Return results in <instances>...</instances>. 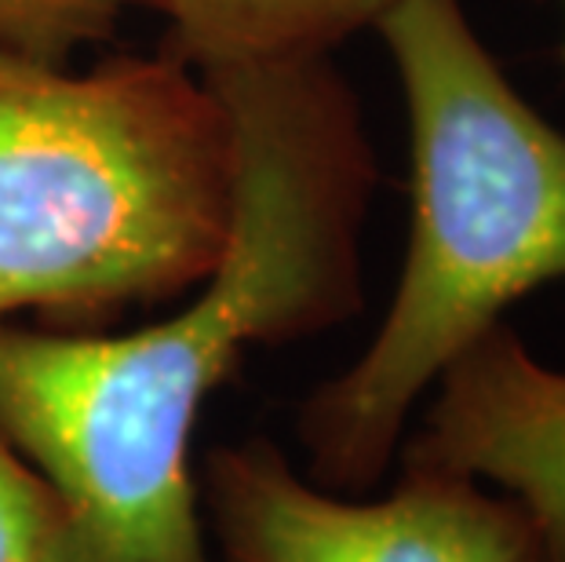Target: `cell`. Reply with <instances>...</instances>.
<instances>
[{
  "instance_id": "1",
  "label": "cell",
  "mask_w": 565,
  "mask_h": 562,
  "mask_svg": "<svg viewBox=\"0 0 565 562\" xmlns=\"http://www.w3.org/2000/svg\"><path fill=\"white\" fill-rule=\"evenodd\" d=\"M201 74L234 139L231 231L209 278L131 332L0 321V435L66 500L84 562H215L190 460L204 402L248 347L318 337L365 307L380 169L332 55Z\"/></svg>"
},
{
  "instance_id": "2",
  "label": "cell",
  "mask_w": 565,
  "mask_h": 562,
  "mask_svg": "<svg viewBox=\"0 0 565 562\" xmlns=\"http://www.w3.org/2000/svg\"><path fill=\"white\" fill-rule=\"evenodd\" d=\"M372 30L405 95L413 223L376 337L296 413L307 478L347 497L391 471L456 354L565 285V131L514 92L460 0H391Z\"/></svg>"
},
{
  "instance_id": "3",
  "label": "cell",
  "mask_w": 565,
  "mask_h": 562,
  "mask_svg": "<svg viewBox=\"0 0 565 562\" xmlns=\"http://www.w3.org/2000/svg\"><path fill=\"white\" fill-rule=\"evenodd\" d=\"M234 139L179 55L70 74L0 47V321L99 332L183 300L220 263Z\"/></svg>"
},
{
  "instance_id": "4",
  "label": "cell",
  "mask_w": 565,
  "mask_h": 562,
  "mask_svg": "<svg viewBox=\"0 0 565 562\" xmlns=\"http://www.w3.org/2000/svg\"><path fill=\"white\" fill-rule=\"evenodd\" d=\"M194 475L215 562H547L519 500L427 464H402L383 497H347L252 435L212 446Z\"/></svg>"
},
{
  "instance_id": "5",
  "label": "cell",
  "mask_w": 565,
  "mask_h": 562,
  "mask_svg": "<svg viewBox=\"0 0 565 562\" xmlns=\"http://www.w3.org/2000/svg\"><path fill=\"white\" fill-rule=\"evenodd\" d=\"M398 464L497 483L533 519L547 562H565V373L497 321L435 380Z\"/></svg>"
},
{
  "instance_id": "6",
  "label": "cell",
  "mask_w": 565,
  "mask_h": 562,
  "mask_svg": "<svg viewBox=\"0 0 565 562\" xmlns=\"http://www.w3.org/2000/svg\"><path fill=\"white\" fill-rule=\"evenodd\" d=\"M164 15L179 59L223 66L245 59L329 55L376 26L391 0H147Z\"/></svg>"
},
{
  "instance_id": "7",
  "label": "cell",
  "mask_w": 565,
  "mask_h": 562,
  "mask_svg": "<svg viewBox=\"0 0 565 562\" xmlns=\"http://www.w3.org/2000/svg\"><path fill=\"white\" fill-rule=\"evenodd\" d=\"M0 562H84L58 489L0 435Z\"/></svg>"
},
{
  "instance_id": "8",
  "label": "cell",
  "mask_w": 565,
  "mask_h": 562,
  "mask_svg": "<svg viewBox=\"0 0 565 562\" xmlns=\"http://www.w3.org/2000/svg\"><path fill=\"white\" fill-rule=\"evenodd\" d=\"M136 4L147 0H0V47L41 63H66L77 47L110 38Z\"/></svg>"
},
{
  "instance_id": "9",
  "label": "cell",
  "mask_w": 565,
  "mask_h": 562,
  "mask_svg": "<svg viewBox=\"0 0 565 562\" xmlns=\"http://www.w3.org/2000/svg\"><path fill=\"white\" fill-rule=\"evenodd\" d=\"M558 63H562V70H565V38H562V44H558Z\"/></svg>"
}]
</instances>
